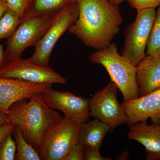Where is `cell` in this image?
Masks as SVG:
<instances>
[{
    "instance_id": "603a6c76",
    "label": "cell",
    "mask_w": 160,
    "mask_h": 160,
    "mask_svg": "<svg viewBox=\"0 0 160 160\" xmlns=\"http://www.w3.org/2000/svg\"><path fill=\"white\" fill-rule=\"evenodd\" d=\"M84 146L78 143L72 147L65 160H84Z\"/></svg>"
},
{
    "instance_id": "7a4b0ae2",
    "label": "cell",
    "mask_w": 160,
    "mask_h": 160,
    "mask_svg": "<svg viewBox=\"0 0 160 160\" xmlns=\"http://www.w3.org/2000/svg\"><path fill=\"white\" fill-rule=\"evenodd\" d=\"M15 103L6 113L8 122L19 128L26 141L38 152L44 133L62 117L51 109L40 95Z\"/></svg>"
},
{
    "instance_id": "7c38bea8",
    "label": "cell",
    "mask_w": 160,
    "mask_h": 160,
    "mask_svg": "<svg viewBox=\"0 0 160 160\" xmlns=\"http://www.w3.org/2000/svg\"><path fill=\"white\" fill-rule=\"evenodd\" d=\"M121 105L127 117L126 124L129 127L139 122H146L149 118L153 123H160V89L123 102Z\"/></svg>"
},
{
    "instance_id": "52a82bcc",
    "label": "cell",
    "mask_w": 160,
    "mask_h": 160,
    "mask_svg": "<svg viewBox=\"0 0 160 160\" xmlns=\"http://www.w3.org/2000/svg\"><path fill=\"white\" fill-rule=\"evenodd\" d=\"M78 14V6L77 2L58 12L45 34L34 46V52L30 59L37 64L49 66L50 56L56 44L74 24Z\"/></svg>"
},
{
    "instance_id": "9a60e30c",
    "label": "cell",
    "mask_w": 160,
    "mask_h": 160,
    "mask_svg": "<svg viewBox=\"0 0 160 160\" xmlns=\"http://www.w3.org/2000/svg\"><path fill=\"white\" fill-rule=\"evenodd\" d=\"M110 131L109 126L96 118L84 123L80 129L78 142L84 148L100 149L104 138Z\"/></svg>"
},
{
    "instance_id": "277c9868",
    "label": "cell",
    "mask_w": 160,
    "mask_h": 160,
    "mask_svg": "<svg viewBox=\"0 0 160 160\" xmlns=\"http://www.w3.org/2000/svg\"><path fill=\"white\" fill-rule=\"evenodd\" d=\"M83 123L65 117L52 125L44 133L38 152L41 160H65L72 147L78 143Z\"/></svg>"
},
{
    "instance_id": "3957f363",
    "label": "cell",
    "mask_w": 160,
    "mask_h": 160,
    "mask_svg": "<svg viewBox=\"0 0 160 160\" xmlns=\"http://www.w3.org/2000/svg\"><path fill=\"white\" fill-rule=\"evenodd\" d=\"M91 63L102 66L127 102L139 97L136 81L137 66L120 54L117 46L112 42L104 49L97 50L89 57Z\"/></svg>"
},
{
    "instance_id": "9c48e42d",
    "label": "cell",
    "mask_w": 160,
    "mask_h": 160,
    "mask_svg": "<svg viewBox=\"0 0 160 160\" xmlns=\"http://www.w3.org/2000/svg\"><path fill=\"white\" fill-rule=\"evenodd\" d=\"M0 77L17 79L38 84L65 85L67 79L54 71L50 66L32 62L30 58L7 62L0 69Z\"/></svg>"
},
{
    "instance_id": "d4e9b609",
    "label": "cell",
    "mask_w": 160,
    "mask_h": 160,
    "mask_svg": "<svg viewBox=\"0 0 160 160\" xmlns=\"http://www.w3.org/2000/svg\"><path fill=\"white\" fill-rule=\"evenodd\" d=\"M15 127L14 124L10 122L0 126V143L8 134L12 133Z\"/></svg>"
},
{
    "instance_id": "484cf974",
    "label": "cell",
    "mask_w": 160,
    "mask_h": 160,
    "mask_svg": "<svg viewBox=\"0 0 160 160\" xmlns=\"http://www.w3.org/2000/svg\"><path fill=\"white\" fill-rule=\"evenodd\" d=\"M7 63L5 52L3 48V45L0 44V69L6 65Z\"/></svg>"
},
{
    "instance_id": "d6986e66",
    "label": "cell",
    "mask_w": 160,
    "mask_h": 160,
    "mask_svg": "<svg viewBox=\"0 0 160 160\" xmlns=\"http://www.w3.org/2000/svg\"><path fill=\"white\" fill-rule=\"evenodd\" d=\"M146 49V55L155 57L160 56V6L156 12L155 18Z\"/></svg>"
},
{
    "instance_id": "ba28073f",
    "label": "cell",
    "mask_w": 160,
    "mask_h": 160,
    "mask_svg": "<svg viewBox=\"0 0 160 160\" xmlns=\"http://www.w3.org/2000/svg\"><path fill=\"white\" fill-rule=\"evenodd\" d=\"M118 90L116 85L111 81L90 99V116L107 124L110 131L127 122L126 113L117 97Z\"/></svg>"
},
{
    "instance_id": "8fae6325",
    "label": "cell",
    "mask_w": 160,
    "mask_h": 160,
    "mask_svg": "<svg viewBox=\"0 0 160 160\" xmlns=\"http://www.w3.org/2000/svg\"><path fill=\"white\" fill-rule=\"evenodd\" d=\"M52 85L0 77V110L6 114L15 103L41 94Z\"/></svg>"
},
{
    "instance_id": "ffe728a7",
    "label": "cell",
    "mask_w": 160,
    "mask_h": 160,
    "mask_svg": "<svg viewBox=\"0 0 160 160\" xmlns=\"http://www.w3.org/2000/svg\"><path fill=\"white\" fill-rule=\"evenodd\" d=\"M12 134H8L0 143V160H15L17 145Z\"/></svg>"
},
{
    "instance_id": "cb8c5ba5",
    "label": "cell",
    "mask_w": 160,
    "mask_h": 160,
    "mask_svg": "<svg viewBox=\"0 0 160 160\" xmlns=\"http://www.w3.org/2000/svg\"><path fill=\"white\" fill-rule=\"evenodd\" d=\"M99 149L93 148H84V160H111L109 157H105L100 154Z\"/></svg>"
},
{
    "instance_id": "8992f818",
    "label": "cell",
    "mask_w": 160,
    "mask_h": 160,
    "mask_svg": "<svg viewBox=\"0 0 160 160\" xmlns=\"http://www.w3.org/2000/svg\"><path fill=\"white\" fill-rule=\"evenodd\" d=\"M156 12L155 8L138 10L135 20L125 31L121 54L135 66H137L146 56V50Z\"/></svg>"
},
{
    "instance_id": "4fadbf2b",
    "label": "cell",
    "mask_w": 160,
    "mask_h": 160,
    "mask_svg": "<svg viewBox=\"0 0 160 160\" xmlns=\"http://www.w3.org/2000/svg\"><path fill=\"white\" fill-rule=\"evenodd\" d=\"M128 138L145 147L148 160H160V123L149 125L139 122L129 127Z\"/></svg>"
},
{
    "instance_id": "5bb4252c",
    "label": "cell",
    "mask_w": 160,
    "mask_h": 160,
    "mask_svg": "<svg viewBox=\"0 0 160 160\" xmlns=\"http://www.w3.org/2000/svg\"><path fill=\"white\" fill-rule=\"evenodd\" d=\"M139 97L160 89V56L146 55L137 66Z\"/></svg>"
},
{
    "instance_id": "7402d4cb",
    "label": "cell",
    "mask_w": 160,
    "mask_h": 160,
    "mask_svg": "<svg viewBox=\"0 0 160 160\" xmlns=\"http://www.w3.org/2000/svg\"><path fill=\"white\" fill-rule=\"evenodd\" d=\"M129 5L133 9L138 10L155 8L160 6V0H127Z\"/></svg>"
},
{
    "instance_id": "83f0119b",
    "label": "cell",
    "mask_w": 160,
    "mask_h": 160,
    "mask_svg": "<svg viewBox=\"0 0 160 160\" xmlns=\"http://www.w3.org/2000/svg\"><path fill=\"white\" fill-rule=\"evenodd\" d=\"M8 122L6 119V114L0 110V126H3Z\"/></svg>"
},
{
    "instance_id": "4316f807",
    "label": "cell",
    "mask_w": 160,
    "mask_h": 160,
    "mask_svg": "<svg viewBox=\"0 0 160 160\" xmlns=\"http://www.w3.org/2000/svg\"><path fill=\"white\" fill-rule=\"evenodd\" d=\"M8 9L5 0H0V18Z\"/></svg>"
},
{
    "instance_id": "e0dca14e",
    "label": "cell",
    "mask_w": 160,
    "mask_h": 160,
    "mask_svg": "<svg viewBox=\"0 0 160 160\" xmlns=\"http://www.w3.org/2000/svg\"><path fill=\"white\" fill-rule=\"evenodd\" d=\"M12 133L17 145L15 160H41L38 152L26 141L18 127L16 126Z\"/></svg>"
},
{
    "instance_id": "ac0fdd59",
    "label": "cell",
    "mask_w": 160,
    "mask_h": 160,
    "mask_svg": "<svg viewBox=\"0 0 160 160\" xmlns=\"http://www.w3.org/2000/svg\"><path fill=\"white\" fill-rule=\"evenodd\" d=\"M22 18L15 12L8 9L0 18V41L8 39L14 33Z\"/></svg>"
},
{
    "instance_id": "30bf717a",
    "label": "cell",
    "mask_w": 160,
    "mask_h": 160,
    "mask_svg": "<svg viewBox=\"0 0 160 160\" xmlns=\"http://www.w3.org/2000/svg\"><path fill=\"white\" fill-rule=\"evenodd\" d=\"M50 108L62 112L69 119L82 123L88 122L90 112V99L78 96L70 92L48 88L40 95Z\"/></svg>"
},
{
    "instance_id": "2e32d148",
    "label": "cell",
    "mask_w": 160,
    "mask_h": 160,
    "mask_svg": "<svg viewBox=\"0 0 160 160\" xmlns=\"http://www.w3.org/2000/svg\"><path fill=\"white\" fill-rule=\"evenodd\" d=\"M76 0H32L24 14H46L60 11Z\"/></svg>"
},
{
    "instance_id": "f1b7e54d",
    "label": "cell",
    "mask_w": 160,
    "mask_h": 160,
    "mask_svg": "<svg viewBox=\"0 0 160 160\" xmlns=\"http://www.w3.org/2000/svg\"><path fill=\"white\" fill-rule=\"evenodd\" d=\"M109 2L111 3L112 4H114V5H119L122 4L126 0H107Z\"/></svg>"
},
{
    "instance_id": "44dd1931",
    "label": "cell",
    "mask_w": 160,
    "mask_h": 160,
    "mask_svg": "<svg viewBox=\"0 0 160 160\" xmlns=\"http://www.w3.org/2000/svg\"><path fill=\"white\" fill-rule=\"evenodd\" d=\"M32 0H5L8 9L15 12L22 18Z\"/></svg>"
},
{
    "instance_id": "6da1fadb",
    "label": "cell",
    "mask_w": 160,
    "mask_h": 160,
    "mask_svg": "<svg viewBox=\"0 0 160 160\" xmlns=\"http://www.w3.org/2000/svg\"><path fill=\"white\" fill-rule=\"evenodd\" d=\"M78 19L68 30L85 46L101 50L112 43L123 22L119 6L107 0H76Z\"/></svg>"
},
{
    "instance_id": "5b68a950",
    "label": "cell",
    "mask_w": 160,
    "mask_h": 160,
    "mask_svg": "<svg viewBox=\"0 0 160 160\" xmlns=\"http://www.w3.org/2000/svg\"><path fill=\"white\" fill-rule=\"evenodd\" d=\"M59 11L43 14L23 15L17 29L6 42L5 52L7 62L20 58L25 49L35 46Z\"/></svg>"
}]
</instances>
